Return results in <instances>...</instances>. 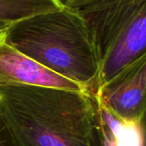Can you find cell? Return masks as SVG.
I'll return each mask as SVG.
<instances>
[{"instance_id":"6da1fadb","label":"cell","mask_w":146,"mask_h":146,"mask_svg":"<svg viewBox=\"0 0 146 146\" xmlns=\"http://www.w3.org/2000/svg\"><path fill=\"white\" fill-rule=\"evenodd\" d=\"M0 108L18 146H104L98 104L89 92L1 87Z\"/></svg>"},{"instance_id":"7a4b0ae2","label":"cell","mask_w":146,"mask_h":146,"mask_svg":"<svg viewBox=\"0 0 146 146\" xmlns=\"http://www.w3.org/2000/svg\"><path fill=\"white\" fill-rule=\"evenodd\" d=\"M8 41L55 74L96 95L100 64L87 23L78 10L64 6L11 24Z\"/></svg>"},{"instance_id":"3957f363","label":"cell","mask_w":146,"mask_h":146,"mask_svg":"<svg viewBox=\"0 0 146 146\" xmlns=\"http://www.w3.org/2000/svg\"><path fill=\"white\" fill-rule=\"evenodd\" d=\"M78 11L98 57L99 90L146 52V0H102Z\"/></svg>"},{"instance_id":"277c9868","label":"cell","mask_w":146,"mask_h":146,"mask_svg":"<svg viewBox=\"0 0 146 146\" xmlns=\"http://www.w3.org/2000/svg\"><path fill=\"white\" fill-rule=\"evenodd\" d=\"M95 96L119 119L138 122L146 112V52L102 85Z\"/></svg>"},{"instance_id":"5b68a950","label":"cell","mask_w":146,"mask_h":146,"mask_svg":"<svg viewBox=\"0 0 146 146\" xmlns=\"http://www.w3.org/2000/svg\"><path fill=\"white\" fill-rule=\"evenodd\" d=\"M6 86H39L87 92L18 51L8 41L4 31L0 33V88Z\"/></svg>"},{"instance_id":"8992f818","label":"cell","mask_w":146,"mask_h":146,"mask_svg":"<svg viewBox=\"0 0 146 146\" xmlns=\"http://www.w3.org/2000/svg\"><path fill=\"white\" fill-rule=\"evenodd\" d=\"M63 7L61 0H0V22L12 24Z\"/></svg>"},{"instance_id":"52a82bcc","label":"cell","mask_w":146,"mask_h":146,"mask_svg":"<svg viewBox=\"0 0 146 146\" xmlns=\"http://www.w3.org/2000/svg\"><path fill=\"white\" fill-rule=\"evenodd\" d=\"M0 146H18L0 108Z\"/></svg>"},{"instance_id":"ba28073f","label":"cell","mask_w":146,"mask_h":146,"mask_svg":"<svg viewBox=\"0 0 146 146\" xmlns=\"http://www.w3.org/2000/svg\"><path fill=\"white\" fill-rule=\"evenodd\" d=\"M99 1L102 0H61L64 6L75 10H80Z\"/></svg>"},{"instance_id":"9c48e42d","label":"cell","mask_w":146,"mask_h":146,"mask_svg":"<svg viewBox=\"0 0 146 146\" xmlns=\"http://www.w3.org/2000/svg\"><path fill=\"white\" fill-rule=\"evenodd\" d=\"M140 130H141V135H142V143L141 146H146V112L141 118V119L138 121Z\"/></svg>"},{"instance_id":"30bf717a","label":"cell","mask_w":146,"mask_h":146,"mask_svg":"<svg viewBox=\"0 0 146 146\" xmlns=\"http://www.w3.org/2000/svg\"><path fill=\"white\" fill-rule=\"evenodd\" d=\"M10 25H11V24H9V23H7L0 22V33L5 31V30L8 29V27H9Z\"/></svg>"},{"instance_id":"8fae6325","label":"cell","mask_w":146,"mask_h":146,"mask_svg":"<svg viewBox=\"0 0 146 146\" xmlns=\"http://www.w3.org/2000/svg\"><path fill=\"white\" fill-rule=\"evenodd\" d=\"M103 141H104V146H113V144L109 141H108L104 138H103Z\"/></svg>"}]
</instances>
